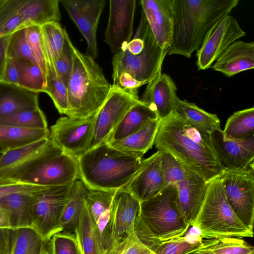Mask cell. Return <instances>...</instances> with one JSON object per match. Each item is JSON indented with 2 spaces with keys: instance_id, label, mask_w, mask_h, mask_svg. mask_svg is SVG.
<instances>
[{
  "instance_id": "83f0119b",
  "label": "cell",
  "mask_w": 254,
  "mask_h": 254,
  "mask_svg": "<svg viewBox=\"0 0 254 254\" xmlns=\"http://www.w3.org/2000/svg\"><path fill=\"white\" fill-rule=\"evenodd\" d=\"M160 121L159 118L151 121L128 136L107 143L124 152L144 155L154 144Z\"/></svg>"
},
{
  "instance_id": "c3c4849f",
  "label": "cell",
  "mask_w": 254,
  "mask_h": 254,
  "mask_svg": "<svg viewBox=\"0 0 254 254\" xmlns=\"http://www.w3.org/2000/svg\"><path fill=\"white\" fill-rule=\"evenodd\" d=\"M42 186L19 180L0 178V197L15 192L34 191Z\"/></svg>"
},
{
  "instance_id": "680465c9",
  "label": "cell",
  "mask_w": 254,
  "mask_h": 254,
  "mask_svg": "<svg viewBox=\"0 0 254 254\" xmlns=\"http://www.w3.org/2000/svg\"><path fill=\"white\" fill-rule=\"evenodd\" d=\"M186 254H202L197 249V250H196L195 251L191 252L189 253Z\"/></svg>"
},
{
  "instance_id": "603a6c76",
  "label": "cell",
  "mask_w": 254,
  "mask_h": 254,
  "mask_svg": "<svg viewBox=\"0 0 254 254\" xmlns=\"http://www.w3.org/2000/svg\"><path fill=\"white\" fill-rule=\"evenodd\" d=\"M254 67V43L238 40L231 44L211 67L228 77Z\"/></svg>"
},
{
  "instance_id": "ab89813d",
  "label": "cell",
  "mask_w": 254,
  "mask_h": 254,
  "mask_svg": "<svg viewBox=\"0 0 254 254\" xmlns=\"http://www.w3.org/2000/svg\"><path fill=\"white\" fill-rule=\"evenodd\" d=\"M46 87L48 94L61 114H66L68 107L67 87L58 77L53 64L47 63Z\"/></svg>"
},
{
  "instance_id": "f6af8a7d",
  "label": "cell",
  "mask_w": 254,
  "mask_h": 254,
  "mask_svg": "<svg viewBox=\"0 0 254 254\" xmlns=\"http://www.w3.org/2000/svg\"><path fill=\"white\" fill-rule=\"evenodd\" d=\"M25 35L27 43L32 54L46 79L47 73V62L41 26L33 25L26 27Z\"/></svg>"
},
{
  "instance_id": "4fadbf2b",
  "label": "cell",
  "mask_w": 254,
  "mask_h": 254,
  "mask_svg": "<svg viewBox=\"0 0 254 254\" xmlns=\"http://www.w3.org/2000/svg\"><path fill=\"white\" fill-rule=\"evenodd\" d=\"M246 34L232 15L228 14L221 18L209 30L197 51L196 64L198 69L211 67L231 44Z\"/></svg>"
},
{
  "instance_id": "d590c367",
  "label": "cell",
  "mask_w": 254,
  "mask_h": 254,
  "mask_svg": "<svg viewBox=\"0 0 254 254\" xmlns=\"http://www.w3.org/2000/svg\"><path fill=\"white\" fill-rule=\"evenodd\" d=\"M13 60L17 70L18 86L34 92H45L46 79L39 65L24 59Z\"/></svg>"
},
{
  "instance_id": "8992f818",
  "label": "cell",
  "mask_w": 254,
  "mask_h": 254,
  "mask_svg": "<svg viewBox=\"0 0 254 254\" xmlns=\"http://www.w3.org/2000/svg\"><path fill=\"white\" fill-rule=\"evenodd\" d=\"M139 216L151 236L160 242L184 236L190 225L180 207L175 185L140 202Z\"/></svg>"
},
{
  "instance_id": "6f0895ef",
  "label": "cell",
  "mask_w": 254,
  "mask_h": 254,
  "mask_svg": "<svg viewBox=\"0 0 254 254\" xmlns=\"http://www.w3.org/2000/svg\"><path fill=\"white\" fill-rule=\"evenodd\" d=\"M7 150H8L7 148L0 144V153H5Z\"/></svg>"
},
{
  "instance_id": "836d02e7",
  "label": "cell",
  "mask_w": 254,
  "mask_h": 254,
  "mask_svg": "<svg viewBox=\"0 0 254 254\" xmlns=\"http://www.w3.org/2000/svg\"><path fill=\"white\" fill-rule=\"evenodd\" d=\"M222 132L226 139H243L254 134V107L234 112L227 119Z\"/></svg>"
},
{
  "instance_id": "f907efd6",
  "label": "cell",
  "mask_w": 254,
  "mask_h": 254,
  "mask_svg": "<svg viewBox=\"0 0 254 254\" xmlns=\"http://www.w3.org/2000/svg\"><path fill=\"white\" fill-rule=\"evenodd\" d=\"M26 0H0V29L24 4Z\"/></svg>"
},
{
  "instance_id": "3957f363",
  "label": "cell",
  "mask_w": 254,
  "mask_h": 254,
  "mask_svg": "<svg viewBox=\"0 0 254 254\" xmlns=\"http://www.w3.org/2000/svg\"><path fill=\"white\" fill-rule=\"evenodd\" d=\"M76 158L78 179L87 190L104 191L125 187L144 161L143 155L119 150L105 141Z\"/></svg>"
},
{
  "instance_id": "d6986e66",
  "label": "cell",
  "mask_w": 254,
  "mask_h": 254,
  "mask_svg": "<svg viewBox=\"0 0 254 254\" xmlns=\"http://www.w3.org/2000/svg\"><path fill=\"white\" fill-rule=\"evenodd\" d=\"M162 154V152L158 150L144 159L138 172L123 188L140 202L153 197L167 186L161 167Z\"/></svg>"
},
{
  "instance_id": "8d00e7d4",
  "label": "cell",
  "mask_w": 254,
  "mask_h": 254,
  "mask_svg": "<svg viewBox=\"0 0 254 254\" xmlns=\"http://www.w3.org/2000/svg\"><path fill=\"white\" fill-rule=\"evenodd\" d=\"M116 191L87 190L86 203L96 224H104L110 219L111 205Z\"/></svg>"
},
{
  "instance_id": "30bf717a",
  "label": "cell",
  "mask_w": 254,
  "mask_h": 254,
  "mask_svg": "<svg viewBox=\"0 0 254 254\" xmlns=\"http://www.w3.org/2000/svg\"><path fill=\"white\" fill-rule=\"evenodd\" d=\"M63 152L49 137L8 150L0 158V178L19 180L27 172Z\"/></svg>"
},
{
  "instance_id": "52a82bcc",
  "label": "cell",
  "mask_w": 254,
  "mask_h": 254,
  "mask_svg": "<svg viewBox=\"0 0 254 254\" xmlns=\"http://www.w3.org/2000/svg\"><path fill=\"white\" fill-rule=\"evenodd\" d=\"M145 42L143 51L133 55L126 49L120 50L113 57V81L123 73H127L134 79L148 81L162 68L168 50H163L157 44L145 15L142 11L137 28Z\"/></svg>"
},
{
  "instance_id": "db71d44e",
  "label": "cell",
  "mask_w": 254,
  "mask_h": 254,
  "mask_svg": "<svg viewBox=\"0 0 254 254\" xmlns=\"http://www.w3.org/2000/svg\"><path fill=\"white\" fill-rule=\"evenodd\" d=\"M11 34L0 38V82L2 78L6 62L7 47Z\"/></svg>"
},
{
  "instance_id": "816d5d0a",
  "label": "cell",
  "mask_w": 254,
  "mask_h": 254,
  "mask_svg": "<svg viewBox=\"0 0 254 254\" xmlns=\"http://www.w3.org/2000/svg\"><path fill=\"white\" fill-rule=\"evenodd\" d=\"M0 82L18 86L17 70L13 60L7 58Z\"/></svg>"
},
{
  "instance_id": "e575fe53",
  "label": "cell",
  "mask_w": 254,
  "mask_h": 254,
  "mask_svg": "<svg viewBox=\"0 0 254 254\" xmlns=\"http://www.w3.org/2000/svg\"><path fill=\"white\" fill-rule=\"evenodd\" d=\"M198 250L202 254H254V247L239 238L202 239Z\"/></svg>"
},
{
  "instance_id": "91938a15",
  "label": "cell",
  "mask_w": 254,
  "mask_h": 254,
  "mask_svg": "<svg viewBox=\"0 0 254 254\" xmlns=\"http://www.w3.org/2000/svg\"><path fill=\"white\" fill-rule=\"evenodd\" d=\"M42 254H50V253H49V252L48 251V250L46 248V249L44 250V251H43V252Z\"/></svg>"
},
{
  "instance_id": "94428289",
  "label": "cell",
  "mask_w": 254,
  "mask_h": 254,
  "mask_svg": "<svg viewBox=\"0 0 254 254\" xmlns=\"http://www.w3.org/2000/svg\"><path fill=\"white\" fill-rule=\"evenodd\" d=\"M4 153H0V158L1 157V156L3 155Z\"/></svg>"
},
{
  "instance_id": "b9f144b4",
  "label": "cell",
  "mask_w": 254,
  "mask_h": 254,
  "mask_svg": "<svg viewBox=\"0 0 254 254\" xmlns=\"http://www.w3.org/2000/svg\"><path fill=\"white\" fill-rule=\"evenodd\" d=\"M202 240L199 236L194 239L183 236L161 242L154 252L156 254H186L197 250L201 246Z\"/></svg>"
},
{
  "instance_id": "d4e9b609",
  "label": "cell",
  "mask_w": 254,
  "mask_h": 254,
  "mask_svg": "<svg viewBox=\"0 0 254 254\" xmlns=\"http://www.w3.org/2000/svg\"><path fill=\"white\" fill-rule=\"evenodd\" d=\"M39 94L0 82V120L19 111L39 107Z\"/></svg>"
},
{
  "instance_id": "ee69618b",
  "label": "cell",
  "mask_w": 254,
  "mask_h": 254,
  "mask_svg": "<svg viewBox=\"0 0 254 254\" xmlns=\"http://www.w3.org/2000/svg\"><path fill=\"white\" fill-rule=\"evenodd\" d=\"M50 254H82L75 234L60 232L54 234L49 242Z\"/></svg>"
},
{
  "instance_id": "1f68e13d",
  "label": "cell",
  "mask_w": 254,
  "mask_h": 254,
  "mask_svg": "<svg viewBox=\"0 0 254 254\" xmlns=\"http://www.w3.org/2000/svg\"><path fill=\"white\" fill-rule=\"evenodd\" d=\"M48 128H27L0 124V144L8 150L15 149L49 136Z\"/></svg>"
},
{
  "instance_id": "e0dca14e",
  "label": "cell",
  "mask_w": 254,
  "mask_h": 254,
  "mask_svg": "<svg viewBox=\"0 0 254 254\" xmlns=\"http://www.w3.org/2000/svg\"><path fill=\"white\" fill-rule=\"evenodd\" d=\"M140 207V202L130 192L123 188L116 190L111 208L112 249L134 231Z\"/></svg>"
},
{
  "instance_id": "4dcf8cb0",
  "label": "cell",
  "mask_w": 254,
  "mask_h": 254,
  "mask_svg": "<svg viewBox=\"0 0 254 254\" xmlns=\"http://www.w3.org/2000/svg\"><path fill=\"white\" fill-rule=\"evenodd\" d=\"M75 234L78 239L82 254H103L99 230L86 201Z\"/></svg>"
},
{
  "instance_id": "44dd1931",
  "label": "cell",
  "mask_w": 254,
  "mask_h": 254,
  "mask_svg": "<svg viewBox=\"0 0 254 254\" xmlns=\"http://www.w3.org/2000/svg\"><path fill=\"white\" fill-rule=\"evenodd\" d=\"M140 3L157 44L168 50L173 30V0H141Z\"/></svg>"
},
{
  "instance_id": "f1b7e54d",
  "label": "cell",
  "mask_w": 254,
  "mask_h": 254,
  "mask_svg": "<svg viewBox=\"0 0 254 254\" xmlns=\"http://www.w3.org/2000/svg\"><path fill=\"white\" fill-rule=\"evenodd\" d=\"M175 111L188 124L203 134L210 135L221 129L220 121L217 115L203 110L194 103L179 98Z\"/></svg>"
},
{
  "instance_id": "6da1fadb",
  "label": "cell",
  "mask_w": 254,
  "mask_h": 254,
  "mask_svg": "<svg viewBox=\"0 0 254 254\" xmlns=\"http://www.w3.org/2000/svg\"><path fill=\"white\" fill-rule=\"evenodd\" d=\"M154 144L169 153L185 168L209 182L223 170L210 135L201 133L175 111L161 119Z\"/></svg>"
},
{
  "instance_id": "ffe728a7",
  "label": "cell",
  "mask_w": 254,
  "mask_h": 254,
  "mask_svg": "<svg viewBox=\"0 0 254 254\" xmlns=\"http://www.w3.org/2000/svg\"><path fill=\"white\" fill-rule=\"evenodd\" d=\"M161 68L148 81L139 98L142 102L155 111L160 119L175 110L179 99L175 82L169 75L162 72Z\"/></svg>"
},
{
  "instance_id": "74e56055",
  "label": "cell",
  "mask_w": 254,
  "mask_h": 254,
  "mask_svg": "<svg viewBox=\"0 0 254 254\" xmlns=\"http://www.w3.org/2000/svg\"><path fill=\"white\" fill-rule=\"evenodd\" d=\"M41 29L46 62L53 64L62 52L66 31L58 22L44 24Z\"/></svg>"
},
{
  "instance_id": "7a4b0ae2",
  "label": "cell",
  "mask_w": 254,
  "mask_h": 254,
  "mask_svg": "<svg viewBox=\"0 0 254 254\" xmlns=\"http://www.w3.org/2000/svg\"><path fill=\"white\" fill-rule=\"evenodd\" d=\"M239 0H173V30L169 55L190 58L214 24L230 14Z\"/></svg>"
},
{
  "instance_id": "681fc988",
  "label": "cell",
  "mask_w": 254,
  "mask_h": 254,
  "mask_svg": "<svg viewBox=\"0 0 254 254\" xmlns=\"http://www.w3.org/2000/svg\"><path fill=\"white\" fill-rule=\"evenodd\" d=\"M147 83L145 81H138L128 73L125 72L121 74L113 81L112 85L136 98H139L138 90L141 86Z\"/></svg>"
},
{
  "instance_id": "2e32d148",
  "label": "cell",
  "mask_w": 254,
  "mask_h": 254,
  "mask_svg": "<svg viewBox=\"0 0 254 254\" xmlns=\"http://www.w3.org/2000/svg\"><path fill=\"white\" fill-rule=\"evenodd\" d=\"M108 25L105 42L112 53L125 49L133 34L135 0H110Z\"/></svg>"
},
{
  "instance_id": "9f6ffc18",
  "label": "cell",
  "mask_w": 254,
  "mask_h": 254,
  "mask_svg": "<svg viewBox=\"0 0 254 254\" xmlns=\"http://www.w3.org/2000/svg\"><path fill=\"white\" fill-rule=\"evenodd\" d=\"M0 228L11 229L8 212L0 206Z\"/></svg>"
},
{
  "instance_id": "60d3db41",
  "label": "cell",
  "mask_w": 254,
  "mask_h": 254,
  "mask_svg": "<svg viewBox=\"0 0 254 254\" xmlns=\"http://www.w3.org/2000/svg\"><path fill=\"white\" fill-rule=\"evenodd\" d=\"M7 58L12 60L24 59L38 64L27 43L25 28L18 29L10 37L6 51Z\"/></svg>"
},
{
  "instance_id": "7402d4cb",
  "label": "cell",
  "mask_w": 254,
  "mask_h": 254,
  "mask_svg": "<svg viewBox=\"0 0 254 254\" xmlns=\"http://www.w3.org/2000/svg\"><path fill=\"white\" fill-rule=\"evenodd\" d=\"M208 185L202 177L186 169L184 179L176 185L181 211L190 226L203 202Z\"/></svg>"
},
{
  "instance_id": "8fae6325",
  "label": "cell",
  "mask_w": 254,
  "mask_h": 254,
  "mask_svg": "<svg viewBox=\"0 0 254 254\" xmlns=\"http://www.w3.org/2000/svg\"><path fill=\"white\" fill-rule=\"evenodd\" d=\"M96 114L81 119L61 117L51 127L49 137L63 152L77 157L90 149Z\"/></svg>"
},
{
  "instance_id": "ac0fdd59",
  "label": "cell",
  "mask_w": 254,
  "mask_h": 254,
  "mask_svg": "<svg viewBox=\"0 0 254 254\" xmlns=\"http://www.w3.org/2000/svg\"><path fill=\"white\" fill-rule=\"evenodd\" d=\"M210 137L223 169H243L254 165V134L243 139H226L220 129L214 131Z\"/></svg>"
},
{
  "instance_id": "bcb514c9",
  "label": "cell",
  "mask_w": 254,
  "mask_h": 254,
  "mask_svg": "<svg viewBox=\"0 0 254 254\" xmlns=\"http://www.w3.org/2000/svg\"><path fill=\"white\" fill-rule=\"evenodd\" d=\"M161 167L167 186H176L185 177L186 169L168 153L162 152Z\"/></svg>"
},
{
  "instance_id": "9a60e30c",
  "label": "cell",
  "mask_w": 254,
  "mask_h": 254,
  "mask_svg": "<svg viewBox=\"0 0 254 254\" xmlns=\"http://www.w3.org/2000/svg\"><path fill=\"white\" fill-rule=\"evenodd\" d=\"M87 44L86 55L94 60L98 56L96 33L105 0H60Z\"/></svg>"
},
{
  "instance_id": "4316f807",
  "label": "cell",
  "mask_w": 254,
  "mask_h": 254,
  "mask_svg": "<svg viewBox=\"0 0 254 254\" xmlns=\"http://www.w3.org/2000/svg\"><path fill=\"white\" fill-rule=\"evenodd\" d=\"M158 118L155 111L140 100L127 112L105 142L110 143L124 138Z\"/></svg>"
},
{
  "instance_id": "d6a6232c",
  "label": "cell",
  "mask_w": 254,
  "mask_h": 254,
  "mask_svg": "<svg viewBox=\"0 0 254 254\" xmlns=\"http://www.w3.org/2000/svg\"><path fill=\"white\" fill-rule=\"evenodd\" d=\"M47 244L31 228L11 230L9 254H42Z\"/></svg>"
},
{
  "instance_id": "7dc6e473",
  "label": "cell",
  "mask_w": 254,
  "mask_h": 254,
  "mask_svg": "<svg viewBox=\"0 0 254 254\" xmlns=\"http://www.w3.org/2000/svg\"><path fill=\"white\" fill-rule=\"evenodd\" d=\"M107 254H156L143 243L134 231L127 238Z\"/></svg>"
},
{
  "instance_id": "f5cc1de1",
  "label": "cell",
  "mask_w": 254,
  "mask_h": 254,
  "mask_svg": "<svg viewBox=\"0 0 254 254\" xmlns=\"http://www.w3.org/2000/svg\"><path fill=\"white\" fill-rule=\"evenodd\" d=\"M144 46L145 42L144 39L139 31L137 29L133 39L128 43L125 49L131 54L136 55L139 54L143 51Z\"/></svg>"
},
{
  "instance_id": "f546056e",
  "label": "cell",
  "mask_w": 254,
  "mask_h": 254,
  "mask_svg": "<svg viewBox=\"0 0 254 254\" xmlns=\"http://www.w3.org/2000/svg\"><path fill=\"white\" fill-rule=\"evenodd\" d=\"M87 194V189L80 180L73 184L69 199L62 215V232L75 234L78 227Z\"/></svg>"
},
{
  "instance_id": "ba28073f",
  "label": "cell",
  "mask_w": 254,
  "mask_h": 254,
  "mask_svg": "<svg viewBox=\"0 0 254 254\" xmlns=\"http://www.w3.org/2000/svg\"><path fill=\"white\" fill-rule=\"evenodd\" d=\"M73 184L44 186L35 193L32 209L31 228L47 243L54 234L62 232L61 219L69 199Z\"/></svg>"
},
{
  "instance_id": "cb8c5ba5",
  "label": "cell",
  "mask_w": 254,
  "mask_h": 254,
  "mask_svg": "<svg viewBox=\"0 0 254 254\" xmlns=\"http://www.w3.org/2000/svg\"><path fill=\"white\" fill-rule=\"evenodd\" d=\"M42 187L34 191L15 192L0 197V206L9 214L11 230L31 228L35 195Z\"/></svg>"
},
{
  "instance_id": "484cf974",
  "label": "cell",
  "mask_w": 254,
  "mask_h": 254,
  "mask_svg": "<svg viewBox=\"0 0 254 254\" xmlns=\"http://www.w3.org/2000/svg\"><path fill=\"white\" fill-rule=\"evenodd\" d=\"M59 0H26L17 12L22 20L20 29L59 22L61 15Z\"/></svg>"
},
{
  "instance_id": "11a10c76",
  "label": "cell",
  "mask_w": 254,
  "mask_h": 254,
  "mask_svg": "<svg viewBox=\"0 0 254 254\" xmlns=\"http://www.w3.org/2000/svg\"><path fill=\"white\" fill-rule=\"evenodd\" d=\"M11 229L0 228V254H9Z\"/></svg>"
},
{
  "instance_id": "7bdbcfd3",
  "label": "cell",
  "mask_w": 254,
  "mask_h": 254,
  "mask_svg": "<svg viewBox=\"0 0 254 254\" xmlns=\"http://www.w3.org/2000/svg\"><path fill=\"white\" fill-rule=\"evenodd\" d=\"M74 49L66 32L62 52L53 64L58 77L66 87L72 69Z\"/></svg>"
},
{
  "instance_id": "5bb4252c",
  "label": "cell",
  "mask_w": 254,
  "mask_h": 254,
  "mask_svg": "<svg viewBox=\"0 0 254 254\" xmlns=\"http://www.w3.org/2000/svg\"><path fill=\"white\" fill-rule=\"evenodd\" d=\"M79 179L76 157L63 152L23 175L19 180L40 186H64Z\"/></svg>"
},
{
  "instance_id": "277c9868",
  "label": "cell",
  "mask_w": 254,
  "mask_h": 254,
  "mask_svg": "<svg viewBox=\"0 0 254 254\" xmlns=\"http://www.w3.org/2000/svg\"><path fill=\"white\" fill-rule=\"evenodd\" d=\"M111 86L94 60L75 48L67 86L68 107L66 115L81 119L95 115L106 100Z\"/></svg>"
},
{
  "instance_id": "9c48e42d",
  "label": "cell",
  "mask_w": 254,
  "mask_h": 254,
  "mask_svg": "<svg viewBox=\"0 0 254 254\" xmlns=\"http://www.w3.org/2000/svg\"><path fill=\"white\" fill-rule=\"evenodd\" d=\"M227 200L238 219L253 232L254 165L243 169H223L220 176Z\"/></svg>"
},
{
  "instance_id": "7c38bea8",
  "label": "cell",
  "mask_w": 254,
  "mask_h": 254,
  "mask_svg": "<svg viewBox=\"0 0 254 254\" xmlns=\"http://www.w3.org/2000/svg\"><path fill=\"white\" fill-rule=\"evenodd\" d=\"M140 101L112 85L105 102L96 113L90 148L105 141L127 112Z\"/></svg>"
},
{
  "instance_id": "f35d334b",
  "label": "cell",
  "mask_w": 254,
  "mask_h": 254,
  "mask_svg": "<svg viewBox=\"0 0 254 254\" xmlns=\"http://www.w3.org/2000/svg\"><path fill=\"white\" fill-rule=\"evenodd\" d=\"M0 124L27 128H48L46 116L39 107L14 112L0 119Z\"/></svg>"
},
{
  "instance_id": "5b68a950",
  "label": "cell",
  "mask_w": 254,
  "mask_h": 254,
  "mask_svg": "<svg viewBox=\"0 0 254 254\" xmlns=\"http://www.w3.org/2000/svg\"><path fill=\"white\" fill-rule=\"evenodd\" d=\"M199 231L201 239L252 238L248 229L229 204L219 176L208 182L205 197L191 225Z\"/></svg>"
}]
</instances>
